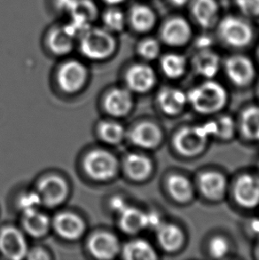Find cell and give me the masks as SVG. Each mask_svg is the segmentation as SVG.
I'll list each match as a JSON object with an SVG mask.
<instances>
[{
  "label": "cell",
  "mask_w": 259,
  "mask_h": 260,
  "mask_svg": "<svg viewBox=\"0 0 259 260\" xmlns=\"http://www.w3.org/2000/svg\"><path fill=\"white\" fill-rule=\"evenodd\" d=\"M216 133L215 121L202 125L184 127L176 134L173 144L180 155L191 157L201 154L206 147L209 138L215 136Z\"/></svg>",
  "instance_id": "obj_1"
},
{
  "label": "cell",
  "mask_w": 259,
  "mask_h": 260,
  "mask_svg": "<svg viewBox=\"0 0 259 260\" xmlns=\"http://www.w3.org/2000/svg\"><path fill=\"white\" fill-rule=\"evenodd\" d=\"M163 41L171 46H182L189 42L192 28L189 22L182 17L169 20L161 28Z\"/></svg>",
  "instance_id": "obj_11"
},
{
  "label": "cell",
  "mask_w": 259,
  "mask_h": 260,
  "mask_svg": "<svg viewBox=\"0 0 259 260\" xmlns=\"http://www.w3.org/2000/svg\"><path fill=\"white\" fill-rule=\"evenodd\" d=\"M84 169L91 179L105 181L116 175L117 162L114 155L105 150H93L84 158Z\"/></svg>",
  "instance_id": "obj_5"
},
{
  "label": "cell",
  "mask_w": 259,
  "mask_h": 260,
  "mask_svg": "<svg viewBox=\"0 0 259 260\" xmlns=\"http://www.w3.org/2000/svg\"><path fill=\"white\" fill-rule=\"evenodd\" d=\"M256 256H257V257L259 258V243L258 245H257V248H256Z\"/></svg>",
  "instance_id": "obj_45"
},
{
  "label": "cell",
  "mask_w": 259,
  "mask_h": 260,
  "mask_svg": "<svg viewBox=\"0 0 259 260\" xmlns=\"http://www.w3.org/2000/svg\"><path fill=\"white\" fill-rule=\"evenodd\" d=\"M111 205H112V208L114 209V211H116V212H118L119 214L123 211V210H124V209H125V208L128 207V205H127L126 203H125L122 198H119V197H116V198H115L114 200H112Z\"/></svg>",
  "instance_id": "obj_40"
},
{
  "label": "cell",
  "mask_w": 259,
  "mask_h": 260,
  "mask_svg": "<svg viewBox=\"0 0 259 260\" xmlns=\"http://www.w3.org/2000/svg\"><path fill=\"white\" fill-rule=\"evenodd\" d=\"M127 85L136 92H147L156 83V75L154 70L147 64H136L130 68L126 74Z\"/></svg>",
  "instance_id": "obj_12"
},
{
  "label": "cell",
  "mask_w": 259,
  "mask_h": 260,
  "mask_svg": "<svg viewBox=\"0 0 259 260\" xmlns=\"http://www.w3.org/2000/svg\"><path fill=\"white\" fill-rule=\"evenodd\" d=\"M240 125L244 137L259 141V107L251 106L246 109L241 116Z\"/></svg>",
  "instance_id": "obj_30"
},
{
  "label": "cell",
  "mask_w": 259,
  "mask_h": 260,
  "mask_svg": "<svg viewBox=\"0 0 259 260\" xmlns=\"http://www.w3.org/2000/svg\"><path fill=\"white\" fill-rule=\"evenodd\" d=\"M239 10L248 17H258L259 0H235Z\"/></svg>",
  "instance_id": "obj_38"
},
{
  "label": "cell",
  "mask_w": 259,
  "mask_h": 260,
  "mask_svg": "<svg viewBox=\"0 0 259 260\" xmlns=\"http://www.w3.org/2000/svg\"><path fill=\"white\" fill-rule=\"evenodd\" d=\"M103 23L106 29L115 33L123 30L126 23V18L122 11L118 8H110L103 14Z\"/></svg>",
  "instance_id": "obj_33"
},
{
  "label": "cell",
  "mask_w": 259,
  "mask_h": 260,
  "mask_svg": "<svg viewBox=\"0 0 259 260\" xmlns=\"http://www.w3.org/2000/svg\"><path fill=\"white\" fill-rule=\"evenodd\" d=\"M138 52L144 60H153L161 53V45L154 39H146L138 46Z\"/></svg>",
  "instance_id": "obj_34"
},
{
  "label": "cell",
  "mask_w": 259,
  "mask_h": 260,
  "mask_svg": "<svg viewBox=\"0 0 259 260\" xmlns=\"http://www.w3.org/2000/svg\"><path fill=\"white\" fill-rule=\"evenodd\" d=\"M123 256L129 260H152L157 258V254L150 243L145 240H134L123 249Z\"/></svg>",
  "instance_id": "obj_29"
},
{
  "label": "cell",
  "mask_w": 259,
  "mask_h": 260,
  "mask_svg": "<svg viewBox=\"0 0 259 260\" xmlns=\"http://www.w3.org/2000/svg\"><path fill=\"white\" fill-rule=\"evenodd\" d=\"M193 68L199 76L212 78L220 69V58L211 50L201 49L193 59Z\"/></svg>",
  "instance_id": "obj_19"
},
{
  "label": "cell",
  "mask_w": 259,
  "mask_h": 260,
  "mask_svg": "<svg viewBox=\"0 0 259 260\" xmlns=\"http://www.w3.org/2000/svg\"><path fill=\"white\" fill-rule=\"evenodd\" d=\"M258 91H259V89H258Z\"/></svg>",
  "instance_id": "obj_46"
},
{
  "label": "cell",
  "mask_w": 259,
  "mask_h": 260,
  "mask_svg": "<svg viewBox=\"0 0 259 260\" xmlns=\"http://www.w3.org/2000/svg\"><path fill=\"white\" fill-rule=\"evenodd\" d=\"M189 0H170V2L176 7H183L188 3Z\"/></svg>",
  "instance_id": "obj_43"
},
{
  "label": "cell",
  "mask_w": 259,
  "mask_h": 260,
  "mask_svg": "<svg viewBox=\"0 0 259 260\" xmlns=\"http://www.w3.org/2000/svg\"><path fill=\"white\" fill-rule=\"evenodd\" d=\"M157 231L158 243L169 252L179 250L185 242L182 230L174 224H161Z\"/></svg>",
  "instance_id": "obj_22"
},
{
  "label": "cell",
  "mask_w": 259,
  "mask_h": 260,
  "mask_svg": "<svg viewBox=\"0 0 259 260\" xmlns=\"http://www.w3.org/2000/svg\"><path fill=\"white\" fill-rule=\"evenodd\" d=\"M225 72L233 84L245 86L253 81L256 69L252 60L243 55L232 56L225 62Z\"/></svg>",
  "instance_id": "obj_9"
},
{
  "label": "cell",
  "mask_w": 259,
  "mask_h": 260,
  "mask_svg": "<svg viewBox=\"0 0 259 260\" xmlns=\"http://www.w3.org/2000/svg\"><path fill=\"white\" fill-rule=\"evenodd\" d=\"M39 196L42 204L53 207L61 204L69 193L66 181L59 176H48L39 185Z\"/></svg>",
  "instance_id": "obj_10"
},
{
  "label": "cell",
  "mask_w": 259,
  "mask_h": 260,
  "mask_svg": "<svg viewBox=\"0 0 259 260\" xmlns=\"http://www.w3.org/2000/svg\"><path fill=\"white\" fill-rule=\"evenodd\" d=\"M250 228L252 232L259 236V219H254L252 223L250 224Z\"/></svg>",
  "instance_id": "obj_42"
},
{
  "label": "cell",
  "mask_w": 259,
  "mask_h": 260,
  "mask_svg": "<svg viewBox=\"0 0 259 260\" xmlns=\"http://www.w3.org/2000/svg\"><path fill=\"white\" fill-rule=\"evenodd\" d=\"M163 224L161 218L156 212L147 213V229L157 230L159 226Z\"/></svg>",
  "instance_id": "obj_39"
},
{
  "label": "cell",
  "mask_w": 259,
  "mask_h": 260,
  "mask_svg": "<svg viewBox=\"0 0 259 260\" xmlns=\"http://www.w3.org/2000/svg\"><path fill=\"white\" fill-rule=\"evenodd\" d=\"M116 48V41L112 32L106 28H88L81 35V51L90 60H106L112 55Z\"/></svg>",
  "instance_id": "obj_3"
},
{
  "label": "cell",
  "mask_w": 259,
  "mask_h": 260,
  "mask_svg": "<svg viewBox=\"0 0 259 260\" xmlns=\"http://www.w3.org/2000/svg\"><path fill=\"white\" fill-rule=\"evenodd\" d=\"M54 226L61 237L67 240H76L84 233L85 225L83 219L77 215L64 212L57 216Z\"/></svg>",
  "instance_id": "obj_18"
},
{
  "label": "cell",
  "mask_w": 259,
  "mask_h": 260,
  "mask_svg": "<svg viewBox=\"0 0 259 260\" xmlns=\"http://www.w3.org/2000/svg\"><path fill=\"white\" fill-rule=\"evenodd\" d=\"M210 253L214 258H223L228 255L230 245L228 240L222 236H215L211 239L209 245Z\"/></svg>",
  "instance_id": "obj_36"
},
{
  "label": "cell",
  "mask_w": 259,
  "mask_h": 260,
  "mask_svg": "<svg viewBox=\"0 0 259 260\" xmlns=\"http://www.w3.org/2000/svg\"><path fill=\"white\" fill-rule=\"evenodd\" d=\"M160 109L170 116H175L185 109L187 101V94L177 88H164L157 97Z\"/></svg>",
  "instance_id": "obj_14"
},
{
  "label": "cell",
  "mask_w": 259,
  "mask_h": 260,
  "mask_svg": "<svg viewBox=\"0 0 259 260\" xmlns=\"http://www.w3.org/2000/svg\"><path fill=\"white\" fill-rule=\"evenodd\" d=\"M48 257V255L42 250H32L31 252H29L28 256V258L30 259H47Z\"/></svg>",
  "instance_id": "obj_41"
},
{
  "label": "cell",
  "mask_w": 259,
  "mask_h": 260,
  "mask_svg": "<svg viewBox=\"0 0 259 260\" xmlns=\"http://www.w3.org/2000/svg\"><path fill=\"white\" fill-rule=\"evenodd\" d=\"M120 225L128 234L140 232L147 229V213L128 206L120 213Z\"/></svg>",
  "instance_id": "obj_25"
},
{
  "label": "cell",
  "mask_w": 259,
  "mask_h": 260,
  "mask_svg": "<svg viewBox=\"0 0 259 260\" xmlns=\"http://www.w3.org/2000/svg\"><path fill=\"white\" fill-rule=\"evenodd\" d=\"M167 187L172 198L179 203L188 202L193 197V186L185 176L173 174L169 177Z\"/></svg>",
  "instance_id": "obj_26"
},
{
  "label": "cell",
  "mask_w": 259,
  "mask_h": 260,
  "mask_svg": "<svg viewBox=\"0 0 259 260\" xmlns=\"http://www.w3.org/2000/svg\"><path fill=\"white\" fill-rule=\"evenodd\" d=\"M124 129L120 123L108 121L103 122L99 126V135L102 141L109 144H117L124 137Z\"/></svg>",
  "instance_id": "obj_32"
},
{
  "label": "cell",
  "mask_w": 259,
  "mask_h": 260,
  "mask_svg": "<svg viewBox=\"0 0 259 260\" xmlns=\"http://www.w3.org/2000/svg\"><path fill=\"white\" fill-rule=\"evenodd\" d=\"M130 138L133 144L140 148H154L160 144L163 134L154 123H142L133 128Z\"/></svg>",
  "instance_id": "obj_15"
},
{
  "label": "cell",
  "mask_w": 259,
  "mask_h": 260,
  "mask_svg": "<svg viewBox=\"0 0 259 260\" xmlns=\"http://www.w3.org/2000/svg\"><path fill=\"white\" fill-rule=\"evenodd\" d=\"M217 124L216 137L220 138L221 140H229L235 134V123L232 117L228 116H221L217 121H215Z\"/></svg>",
  "instance_id": "obj_35"
},
{
  "label": "cell",
  "mask_w": 259,
  "mask_h": 260,
  "mask_svg": "<svg viewBox=\"0 0 259 260\" xmlns=\"http://www.w3.org/2000/svg\"><path fill=\"white\" fill-rule=\"evenodd\" d=\"M218 32L221 39L233 47H245L253 39V29L248 22L235 16L224 18L219 23Z\"/></svg>",
  "instance_id": "obj_4"
},
{
  "label": "cell",
  "mask_w": 259,
  "mask_h": 260,
  "mask_svg": "<svg viewBox=\"0 0 259 260\" xmlns=\"http://www.w3.org/2000/svg\"><path fill=\"white\" fill-rule=\"evenodd\" d=\"M161 68L166 77L173 79L180 78L186 71V58L179 53H168L163 57Z\"/></svg>",
  "instance_id": "obj_31"
},
{
  "label": "cell",
  "mask_w": 259,
  "mask_h": 260,
  "mask_svg": "<svg viewBox=\"0 0 259 260\" xmlns=\"http://www.w3.org/2000/svg\"><path fill=\"white\" fill-rule=\"evenodd\" d=\"M76 38L77 36L74 34L68 25L53 28L48 36L50 50L56 55L68 54L73 49Z\"/></svg>",
  "instance_id": "obj_20"
},
{
  "label": "cell",
  "mask_w": 259,
  "mask_h": 260,
  "mask_svg": "<svg viewBox=\"0 0 259 260\" xmlns=\"http://www.w3.org/2000/svg\"><path fill=\"white\" fill-rule=\"evenodd\" d=\"M89 249L91 253L99 259H111L119 252V242L110 233H98L90 240Z\"/></svg>",
  "instance_id": "obj_13"
},
{
  "label": "cell",
  "mask_w": 259,
  "mask_h": 260,
  "mask_svg": "<svg viewBox=\"0 0 259 260\" xmlns=\"http://www.w3.org/2000/svg\"><path fill=\"white\" fill-rule=\"evenodd\" d=\"M125 171L131 179L141 181L147 179L152 172V162L146 155L131 154L125 160Z\"/></svg>",
  "instance_id": "obj_24"
},
{
  "label": "cell",
  "mask_w": 259,
  "mask_h": 260,
  "mask_svg": "<svg viewBox=\"0 0 259 260\" xmlns=\"http://www.w3.org/2000/svg\"><path fill=\"white\" fill-rule=\"evenodd\" d=\"M234 197L236 203L245 209L259 205V177L243 174L235 183Z\"/></svg>",
  "instance_id": "obj_6"
},
{
  "label": "cell",
  "mask_w": 259,
  "mask_h": 260,
  "mask_svg": "<svg viewBox=\"0 0 259 260\" xmlns=\"http://www.w3.org/2000/svg\"><path fill=\"white\" fill-rule=\"evenodd\" d=\"M106 3L112 5V6H116V5H119V4L123 3L125 0H104Z\"/></svg>",
  "instance_id": "obj_44"
},
{
  "label": "cell",
  "mask_w": 259,
  "mask_h": 260,
  "mask_svg": "<svg viewBox=\"0 0 259 260\" xmlns=\"http://www.w3.org/2000/svg\"><path fill=\"white\" fill-rule=\"evenodd\" d=\"M228 99V92L224 86L211 80L196 86L187 94V101L193 109L204 115L221 110L226 105Z\"/></svg>",
  "instance_id": "obj_2"
},
{
  "label": "cell",
  "mask_w": 259,
  "mask_h": 260,
  "mask_svg": "<svg viewBox=\"0 0 259 260\" xmlns=\"http://www.w3.org/2000/svg\"><path fill=\"white\" fill-rule=\"evenodd\" d=\"M192 14L201 27L212 28L219 19V6L216 0H193Z\"/></svg>",
  "instance_id": "obj_17"
},
{
  "label": "cell",
  "mask_w": 259,
  "mask_h": 260,
  "mask_svg": "<svg viewBox=\"0 0 259 260\" xmlns=\"http://www.w3.org/2000/svg\"><path fill=\"white\" fill-rule=\"evenodd\" d=\"M23 214V225L30 236L40 237L45 236L49 230V218L39 210L28 211Z\"/></svg>",
  "instance_id": "obj_28"
},
{
  "label": "cell",
  "mask_w": 259,
  "mask_h": 260,
  "mask_svg": "<svg viewBox=\"0 0 259 260\" xmlns=\"http://www.w3.org/2000/svg\"><path fill=\"white\" fill-rule=\"evenodd\" d=\"M104 106L107 112L111 116H125L133 107V98L126 90L115 89L107 95Z\"/></svg>",
  "instance_id": "obj_21"
},
{
  "label": "cell",
  "mask_w": 259,
  "mask_h": 260,
  "mask_svg": "<svg viewBox=\"0 0 259 260\" xmlns=\"http://www.w3.org/2000/svg\"><path fill=\"white\" fill-rule=\"evenodd\" d=\"M87 78V71L84 64L77 60H70L60 67L58 82L66 92L73 93L84 86Z\"/></svg>",
  "instance_id": "obj_7"
},
{
  "label": "cell",
  "mask_w": 259,
  "mask_h": 260,
  "mask_svg": "<svg viewBox=\"0 0 259 260\" xmlns=\"http://www.w3.org/2000/svg\"><path fill=\"white\" fill-rule=\"evenodd\" d=\"M199 188L204 197L210 200H219L224 197L228 181L223 174L207 172L200 176Z\"/></svg>",
  "instance_id": "obj_16"
},
{
  "label": "cell",
  "mask_w": 259,
  "mask_h": 260,
  "mask_svg": "<svg viewBox=\"0 0 259 260\" xmlns=\"http://www.w3.org/2000/svg\"><path fill=\"white\" fill-rule=\"evenodd\" d=\"M130 21L133 28L140 33L150 31L156 23V14L146 5L138 4L130 13Z\"/></svg>",
  "instance_id": "obj_23"
},
{
  "label": "cell",
  "mask_w": 259,
  "mask_h": 260,
  "mask_svg": "<svg viewBox=\"0 0 259 260\" xmlns=\"http://www.w3.org/2000/svg\"><path fill=\"white\" fill-rule=\"evenodd\" d=\"M42 204L39 193H27L21 196L19 200V206L23 213L28 211L39 210L40 204Z\"/></svg>",
  "instance_id": "obj_37"
},
{
  "label": "cell",
  "mask_w": 259,
  "mask_h": 260,
  "mask_svg": "<svg viewBox=\"0 0 259 260\" xmlns=\"http://www.w3.org/2000/svg\"><path fill=\"white\" fill-rule=\"evenodd\" d=\"M0 251L5 257L19 260L28 255V244L18 229L6 228L0 233Z\"/></svg>",
  "instance_id": "obj_8"
},
{
  "label": "cell",
  "mask_w": 259,
  "mask_h": 260,
  "mask_svg": "<svg viewBox=\"0 0 259 260\" xmlns=\"http://www.w3.org/2000/svg\"><path fill=\"white\" fill-rule=\"evenodd\" d=\"M68 12L71 14L72 21L86 26H90L98 14L97 7L91 0H74Z\"/></svg>",
  "instance_id": "obj_27"
}]
</instances>
